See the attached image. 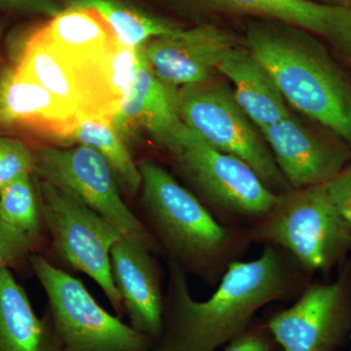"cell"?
<instances>
[{
  "label": "cell",
  "instance_id": "27",
  "mask_svg": "<svg viewBox=\"0 0 351 351\" xmlns=\"http://www.w3.org/2000/svg\"><path fill=\"white\" fill-rule=\"evenodd\" d=\"M64 8L63 0H0V11L24 16L52 17Z\"/></svg>",
  "mask_w": 351,
  "mask_h": 351
},
{
  "label": "cell",
  "instance_id": "26",
  "mask_svg": "<svg viewBox=\"0 0 351 351\" xmlns=\"http://www.w3.org/2000/svg\"><path fill=\"white\" fill-rule=\"evenodd\" d=\"M36 246L0 219V269L17 265L36 253Z\"/></svg>",
  "mask_w": 351,
  "mask_h": 351
},
{
  "label": "cell",
  "instance_id": "9",
  "mask_svg": "<svg viewBox=\"0 0 351 351\" xmlns=\"http://www.w3.org/2000/svg\"><path fill=\"white\" fill-rule=\"evenodd\" d=\"M32 149L36 179L68 191L123 237L138 240L154 253L160 251L145 223L127 206L117 178L101 154L82 145L60 147L46 143Z\"/></svg>",
  "mask_w": 351,
  "mask_h": 351
},
{
  "label": "cell",
  "instance_id": "3",
  "mask_svg": "<svg viewBox=\"0 0 351 351\" xmlns=\"http://www.w3.org/2000/svg\"><path fill=\"white\" fill-rule=\"evenodd\" d=\"M246 44L289 105L351 149V82L317 36L278 21L249 18Z\"/></svg>",
  "mask_w": 351,
  "mask_h": 351
},
{
  "label": "cell",
  "instance_id": "12",
  "mask_svg": "<svg viewBox=\"0 0 351 351\" xmlns=\"http://www.w3.org/2000/svg\"><path fill=\"white\" fill-rule=\"evenodd\" d=\"M239 45L232 32L200 22L152 39L143 48L156 77L168 86L179 88L213 77L223 55Z\"/></svg>",
  "mask_w": 351,
  "mask_h": 351
},
{
  "label": "cell",
  "instance_id": "32",
  "mask_svg": "<svg viewBox=\"0 0 351 351\" xmlns=\"http://www.w3.org/2000/svg\"><path fill=\"white\" fill-rule=\"evenodd\" d=\"M350 59L351 60V56L350 57Z\"/></svg>",
  "mask_w": 351,
  "mask_h": 351
},
{
  "label": "cell",
  "instance_id": "24",
  "mask_svg": "<svg viewBox=\"0 0 351 351\" xmlns=\"http://www.w3.org/2000/svg\"><path fill=\"white\" fill-rule=\"evenodd\" d=\"M34 152L20 138L0 135V191L20 176L34 174Z\"/></svg>",
  "mask_w": 351,
  "mask_h": 351
},
{
  "label": "cell",
  "instance_id": "1",
  "mask_svg": "<svg viewBox=\"0 0 351 351\" xmlns=\"http://www.w3.org/2000/svg\"><path fill=\"white\" fill-rule=\"evenodd\" d=\"M311 276L287 252L265 245L255 260L230 263L211 297L199 302L191 294L188 274L169 263L163 332L152 351H217L262 307L298 297Z\"/></svg>",
  "mask_w": 351,
  "mask_h": 351
},
{
  "label": "cell",
  "instance_id": "23",
  "mask_svg": "<svg viewBox=\"0 0 351 351\" xmlns=\"http://www.w3.org/2000/svg\"><path fill=\"white\" fill-rule=\"evenodd\" d=\"M0 219L38 246L43 221L32 173L20 176L0 191Z\"/></svg>",
  "mask_w": 351,
  "mask_h": 351
},
{
  "label": "cell",
  "instance_id": "21",
  "mask_svg": "<svg viewBox=\"0 0 351 351\" xmlns=\"http://www.w3.org/2000/svg\"><path fill=\"white\" fill-rule=\"evenodd\" d=\"M63 3L64 7L93 10L110 27L117 41L129 48L143 47L152 39L182 27L129 0H63Z\"/></svg>",
  "mask_w": 351,
  "mask_h": 351
},
{
  "label": "cell",
  "instance_id": "5",
  "mask_svg": "<svg viewBox=\"0 0 351 351\" xmlns=\"http://www.w3.org/2000/svg\"><path fill=\"white\" fill-rule=\"evenodd\" d=\"M169 154L189 191L223 225L251 226L278 199L248 164L206 144L184 124Z\"/></svg>",
  "mask_w": 351,
  "mask_h": 351
},
{
  "label": "cell",
  "instance_id": "22",
  "mask_svg": "<svg viewBox=\"0 0 351 351\" xmlns=\"http://www.w3.org/2000/svg\"><path fill=\"white\" fill-rule=\"evenodd\" d=\"M91 147L107 161L120 189L136 195L142 188V173L135 162L125 141L112 122L84 117L78 121L71 138V145Z\"/></svg>",
  "mask_w": 351,
  "mask_h": 351
},
{
  "label": "cell",
  "instance_id": "15",
  "mask_svg": "<svg viewBox=\"0 0 351 351\" xmlns=\"http://www.w3.org/2000/svg\"><path fill=\"white\" fill-rule=\"evenodd\" d=\"M80 119L15 64L0 69V135L24 133L69 147Z\"/></svg>",
  "mask_w": 351,
  "mask_h": 351
},
{
  "label": "cell",
  "instance_id": "2",
  "mask_svg": "<svg viewBox=\"0 0 351 351\" xmlns=\"http://www.w3.org/2000/svg\"><path fill=\"white\" fill-rule=\"evenodd\" d=\"M138 167L144 223L159 250L188 276L209 285L218 284L228 265L253 243L248 226L221 223L158 163L144 160Z\"/></svg>",
  "mask_w": 351,
  "mask_h": 351
},
{
  "label": "cell",
  "instance_id": "18",
  "mask_svg": "<svg viewBox=\"0 0 351 351\" xmlns=\"http://www.w3.org/2000/svg\"><path fill=\"white\" fill-rule=\"evenodd\" d=\"M217 71L232 82L235 100L258 130L290 113L274 78L248 48L239 45L226 51Z\"/></svg>",
  "mask_w": 351,
  "mask_h": 351
},
{
  "label": "cell",
  "instance_id": "6",
  "mask_svg": "<svg viewBox=\"0 0 351 351\" xmlns=\"http://www.w3.org/2000/svg\"><path fill=\"white\" fill-rule=\"evenodd\" d=\"M182 123L206 144L239 157L271 191L282 193L289 186L257 126L235 100L232 88L212 77L177 89Z\"/></svg>",
  "mask_w": 351,
  "mask_h": 351
},
{
  "label": "cell",
  "instance_id": "4",
  "mask_svg": "<svg viewBox=\"0 0 351 351\" xmlns=\"http://www.w3.org/2000/svg\"><path fill=\"white\" fill-rule=\"evenodd\" d=\"M248 230L253 243L282 249L311 276L329 274L351 254V226L332 204L326 184L279 193L269 213Z\"/></svg>",
  "mask_w": 351,
  "mask_h": 351
},
{
  "label": "cell",
  "instance_id": "14",
  "mask_svg": "<svg viewBox=\"0 0 351 351\" xmlns=\"http://www.w3.org/2000/svg\"><path fill=\"white\" fill-rule=\"evenodd\" d=\"M14 63L80 119H103L98 92L87 66L71 63L44 38L38 25L14 36Z\"/></svg>",
  "mask_w": 351,
  "mask_h": 351
},
{
  "label": "cell",
  "instance_id": "11",
  "mask_svg": "<svg viewBox=\"0 0 351 351\" xmlns=\"http://www.w3.org/2000/svg\"><path fill=\"white\" fill-rule=\"evenodd\" d=\"M180 12L195 19L212 15L244 16L278 21L326 39L351 56V8L314 0H168Z\"/></svg>",
  "mask_w": 351,
  "mask_h": 351
},
{
  "label": "cell",
  "instance_id": "31",
  "mask_svg": "<svg viewBox=\"0 0 351 351\" xmlns=\"http://www.w3.org/2000/svg\"><path fill=\"white\" fill-rule=\"evenodd\" d=\"M350 341H351V332H350ZM350 351H351V348H350Z\"/></svg>",
  "mask_w": 351,
  "mask_h": 351
},
{
  "label": "cell",
  "instance_id": "25",
  "mask_svg": "<svg viewBox=\"0 0 351 351\" xmlns=\"http://www.w3.org/2000/svg\"><path fill=\"white\" fill-rule=\"evenodd\" d=\"M221 351H282V348L265 321H253L228 341Z\"/></svg>",
  "mask_w": 351,
  "mask_h": 351
},
{
  "label": "cell",
  "instance_id": "7",
  "mask_svg": "<svg viewBox=\"0 0 351 351\" xmlns=\"http://www.w3.org/2000/svg\"><path fill=\"white\" fill-rule=\"evenodd\" d=\"M29 263L47 295L64 351H152L154 341L103 308L80 279L34 253Z\"/></svg>",
  "mask_w": 351,
  "mask_h": 351
},
{
  "label": "cell",
  "instance_id": "29",
  "mask_svg": "<svg viewBox=\"0 0 351 351\" xmlns=\"http://www.w3.org/2000/svg\"><path fill=\"white\" fill-rule=\"evenodd\" d=\"M317 1V0H314ZM324 1L330 2L329 4L331 5L350 7L351 8V0H324Z\"/></svg>",
  "mask_w": 351,
  "mask_h": 351
},
{
  "label": "cell",
  "instance_id": "20",
  "mask_svg": "<svg viewBox=\"0 0 351 351\" xmlns=\"http://www.w3.org/2000/svg\"><path fill=\"white\" fill-rule=\"evenodd\" d=\"M38 27L51 46L75 64L96 61L119 43L100 16L89 9L64 7Z\"/></svg>",
  "mask_w": 351,
  "mask_h": 351
},
{
  "label": "cell",
  "instance_id": "17",
  "mask_svg": "<svg viewBox=\"0 0 351 351\" xmlns=\"http://www.w3.org/2000/svg\"><path fill=\"white\" fill-rule=\"evenodd\" d=\"M177 89L156 77L144 52L130 91L112 119L113 126L127 145L147 138L159 149L170 152L184 125L178 108Z\"/></svg>",
  "mask_w": 351,
  "mask_h": 351
},
{
  "label": "cell",
  "instance_id": "16",
  "mask_svg": "<svg viewBox=\"0 0 351 351\" xmlns=\"http://www.w3.org/2000/svg\"><path fill=\"white\" fill-rule=\"evenodd\" d=\"M152 254L138 240L123 237L110 252V263L130 326L156 343L163 332L164 297Z\"/></svg>",
  "mask_w": 351,
  "mask_h": 351
},
{
  "label": "cell",
  "instance_id": "28",
  "mask_svg": "<svg viewBox=\"0 0 351 351\" xmlns=\"http://www.w3.org/2000/svg\"><path fill=\"white\" fill-rule=\"evenodd\" d=\"M325 184L332 204L351 226V164Z\"/></svg>",
  "mask_w": 351,
  "mask_h": 351
},
{
  "label": "cell",
  "instance_id": "10",
  "mask_svg": "<svg viewBox=\"0 0 351 351\" xmlns=\"http://www.w3.org/2000/svg\"><path fill=\"white\" fill-rule=\"evenodd\" d=\"M282 351H339L351 332V258L336 280L309 282L288 308L265 320Z\"/></svg>",
  "mask_w": 351,
  "mask_h": 351
},
{
  "label": "cell",
  "instance_id": "30",
  "mask_svg": "<svg viewBox=\"0 0 351 351\" xmlns=\"http://www.w3.org/2000/svg\"><path fill=\"white\" fill-rule=\"evenodd\" d=\"M5 21L0 19V61H1V43L4 32H5Z\"/></svg>",
  "mask_w": 351,
  "mask_h": 351
},
{
  "label": "cell",
  "instance_id": "19",
  "mask_svg": "<svg viewBox=\"0 0 351 351\" xmlns=\"http://www.w3.org/2000/svg\"><path fill=\"white\" fill-rule=\"evenodd\" d=\"M0 351H64L49 313L36 315L9 267L0 269Z\"/></svg>",
  "mask_w": 351,
  "mask_h": 351
},
{
  "label": "cell",
  "instance_id": "13",
  "mask_svg": "<svg viewBox=\"0 0 351 351\" xmlns=\"http://www.w3.org/2000/svg\"><path fill=\"white\" fill-rule=\"evenodd\" d=\"M261 133L291 189L327 184L351 158L345 142L315 133L291 112Z\"/></svg>",
  "mask_w": 351,
  "mask_h": 351
},
{
  "label": "cell",
  "instance_id": "8",
  "mask_svg": "<svg viewBox=\"0 0 351 351\" xmlns=\"http://www.w3.org/2000/svg\"><path fill=\"white\" fill-rule=\"evenodd\" d=\"M34 179L43 225L55 252L73 269L93 279L113 308L121 313L123 302L113 280L110 252L123 235L68 191Z\"/></svg>",
  "mask_w": 351,
  "mask_h": 351
}]
</instances>
